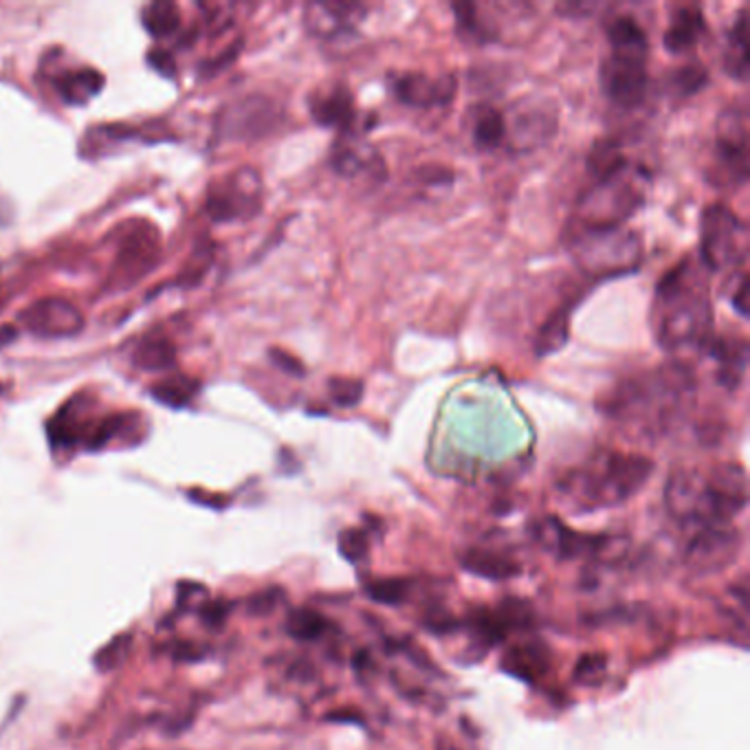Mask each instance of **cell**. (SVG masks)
I'll list each match as a JSON object with an SVG mask.
<instances>
[{
    "label": "cell",
    "instance_id": "cell-1",
    "mask_svg": "<svg viewBox=\"0 0 750 750\" xmlns=\"http://www.w3.org/2000/svg\"><path fill=\"white\" fill-rule=\"evenodd\" d=\"M651 323L655 341L677 363L704 354L713 339V301L708 290V271L699 257L686 255L666 271L653 295Z\"/></svg>",
    "mask_w": 750,
    "mask_h": 750
},
{
    "label": "cell",
    "instance_id": "cell-2",
    "mask_svg": "<svg viewBox=\"0 0 750 750\" xmlns=\"http://www.w3.org/2000/svg\"><path fill=\"white\" fill-rule=\"evenodd\" d=\"M695 391L688 365L669 363L629 376L607 391L600 409L607 418L644 433H666L686 411Z\"/></svg>",
    "mask_w": 750,
    "mask_h": 750
},
{
    "label": "cell",
    "instance_id": "cell-3",
    "mask_svg": "<svg viewBox=\"0 0 750 750\" xmlns=\"http://www.w3.org/2000/svg\"><path fill=\"white\" fill-rule=\"evenodd\" d=\"M653 462L640 453L600 449L583 464L565 471L556 493L576 512L620 506L631 499L651 477Z\"/></svg>",
    "mask_w": 750,
    "mask_h": 750
},
{
    "label": "cell",
    "instance_id": "cell-4",
    "mask_svg": "<svg viewBox=\"0 0 750 750\" xmlns=\"http://www.w3.org/2000/svg\"><path fill=\"white\" fill-rule=\"evenodd\" d=\"M649 172L642 165L627 163L620 169L594 178L581 194L567 229H616L644 205Z\"/></svg>",
    "mask_w": 750,
    "mask_h": 750
},
{
    "label": "cell",
    "instance_id": "cell-5",
    "mask_svg": "<svg viewBox=\"0 0 750 750\" xmlns=\"http://www.w3.org/2000/svg\"><path fill=\"white\" fill-rule=\"evenodd\" d=\"M565 242L576 266L592 279L633 273L644 255L640 235L627 227L567 229Z\"/></svg>",
    "mask_w": 750,
    "mask_h": 750
},
{
    "label": "cell",
    "instance_id": "cell-6",
    "mask_svg": "<svg viewBox=\"0 0 750 750\" xmlns=\"http://www.w3.org/2000/svg\"><path fill=\"white\" fill-rule=\"evenodd\" d=\"M748 224L724 202H713L699 220V262L708 273L741 266L748 257Z\"/></svg>",
    "mask_w": 750,
    "mask_h": 750
},
{
    "label": "cell",
    "instance_id": "cell-7",
    "mask_svg": "<svg viewBox=\"0 0 750 750\" xmlns=\"http://www.w3.org/2000/svg\"><path fill=\"white\" fill-rule=\"evenodd\" d=\"M750 172L748 108L728 106L715 121V152L708 180L717 187H741Z\"/></svg>",
    "mask_w": 750,
    "mask_h": 750
},
{
    "label": "cell",
    "instance_id": "cell-8",
    "mask_svg": "<svg viewBox=\"0 0 750 750\" xmlns=\"http://www.w3.org/2000/svg\"><path fill=\"white\" fill-rule=\"evenodd\" d=\"M504 112V145L512 152H532L545 145L559 128V108L552 99L530 95Z\"/></svg>",
    "mask_w": 750,
    "mask_h": 750
},
{
    "label": "cell",
    "instance_id": "cell-9",
    "mask_svg": "<svg viewBox=\"0 0 750 750\" xmlns=\"http://www.w3.org/2000/svg\"><path fill=\"white\" fill-rule=\"evenodd\" d=\"M264 185L255 167H238L213 180L207 194V213L216 222L246 220L262 207Z\"/></svg>",
    "mask_w": 750,
    "mask_h": 750
},
{
    "label": "cell",
    "instance_id": "cell-10",
    "mask_svg": "<svg viewBox=\"0 0 750 750\" xmlns=\"http://www.w3.org/2000/svg\"><path fill=\"white\" fill-rule=\"evenodd\" d=\"M161 255V235L154 224L145 220L130 222L121 231V240L117 244L114 266L110 273V282L119 288L136 284L145 277Z\"/></svg>",
    "mask_w": 750,
    "mask_h": 750
},
{
    "label": "cell",
    "instance_id": "cell-11",
    "mask_svg": "<svg viewBox=\"0 0 750 750\" xmlns=\"http://www.w3.org/2000/svg\"><path fill=\"white\" fill-rule=\"evenodd\" d=\"M530 537L541 550L559 559H578V556L609 559L614 543H616L609 534H587V532L572 530L559 517H552V515L534 519L530 523Z\"/></svg>",
    "mask_w": 750,
    "mask_h": 750
},
{
    "label": "cell",
    "instance_id": "cell-12",
    "mask_svg": "<svg viewBox=\"0 0 750 750\" xmlns=\"http://www.w3.org/2000/svg\"><path fill=\"white\" fill-rule=\"evenodd\" d=\"M741 545V532L730 526H699L686 541L682 559L693 574H717L737 561Z\"/></svg>",
    "mask_w": 750,
    "mask_h": 750
},
{
    "label": "cell",
    "instance_id": "cell-13",
    "mask_svg": "<svg viewBox=\"0 0 750 750\" xmlns=\"http://www.w3.org/2000/svg\"><path fill=\"white\" fill-rule=\"evenodd\" d=\"M603 95L620 108H636L644 101L649 88L647 57L609 51L598 70Z\"/></svg>",
    "mask_w": 750,
    "mask_h": 750
},
{
    "label": "cell",
    "instance_id": "cell-14",
    "mask_svg": "<svg viewBox=\"0 0 750 750\" xmlns=\"http://www.w3.org/2000/svg\"><path fill=\"white\" fill-rule=\"evenodd\" d=\"M391 95L409 108H442L449 106L457 95V79L451 73L429 75L422 70L396 73L389 77Z\"/></svg>",
    "mask_w": 750,
    "mask_h": 750
},
{
    "label": "cell",
    "instance_id": "cell-15",
    "mask_svg": "<svg viewBox=\"0 0 750 750\" xmlns=\"http://www.w3.org/2000/svg\"><path fill=\"white\" fill-rule=\"evenodd\" d=\"M330 167L345 178H363L370 183H383L387 176V165L383 154L359 132L341 134L330 150Z\"/></svg>",
    "mask_w": 750,
    "mask_h": 750
},
{
    "label": "cell",
    "instance_id": "cell-16",
    "mask_svg": "<svg viewBox=\"0 0 750 750\" xmlns=\"http://www.w3.org/2000/svg\"><path fill=\"white\" fill-rule=\"evenodd\" d=\"M279 123V108L264 95H249L233 101L220 121V130L233 139H260Z\"/></svg>",
    "mask_w": 750,
    "mask_h": 750
},
{
    "label": "cell",
    "instance_id": "cell-17",
    "mask_svg": "<svg viewBox=\"0 0 750 750\" xmlns=\"http://www.w3.org/2000/svg\"><path fill=\"white\" fill-rule=\"evenodd\" d=\"M20 323L37 337L66 339L84 328V315L66 299L46 297L29 304L20 312Z\"/></svg>",
    "mask_w": 750,
    "mask_h": 750
},
{
    "label": "cell",
    "instance_id": "cell-18",
    "mask_svg": "<svg viewBox=\"0 0 750 750\" xmlns=\"http://www.w3.org/2000/svg\"><path fill=\"white\" fill-rule=\"evenodd\" d=\"M367 7L361 2H308L304 9V24L310 35L319 40H337L356 31L365 20Z\"/></svg>",
    "mask_w": 750,
    "mask_h": 750
},
{
    "label": "cell",
    "instance_id": "cell-19",
    "mask_svg": "<svg viewBox=\"0 0 750 750\" xmlns=\"http://www.w3.org/2000/svg\"><path fill=\"white\" fill-rule=\"evenodd\" d=\"M308 112L315 123L323 128H337L341 134H352L356 125V103L350 88L341 81H332L317 88L308 97Z\"/></svg>",
    "mask_w": 750,
    "mask_h": 750
},
{
    "label": "cell",
    "instance_id": "cell-20",
    "mask_svg": "<svg viewBox=\"0 0 750 750\" xmlns=\"http://www.w3.org/2000/svg\"><path fill=\"white\" fill-rule=\"evenodd\" d=\"M99 424V418L92 416V407L88 400H81V394L70 398L48 422V438L53 444L59 446H73V444H86L90 446V440L95 435V429Z\"/></svg>",
    "mask_w": 750,
    "mask_h": 750
},
{
    "label": "cell",
    "instance_id": "cell-21",
    "mask_svg": "<svg viewBox=\"0 0 750 750\" xmlns=\"http://www.w3.org/2000/svg\"><path fill=\"white\" fill-rule=\"evenodd\" d=\"M715 363H717V383L726 389H737L746 363H748V343L743 337H715L708 341L706 352Z\"/></svg>",
    "mask_w": 750,
    "mask_h": 750
},
{
    "label": "cell",
    "instance_id": "cell-22",
    "mask_svg": "<svg viewBox=\"0 0 750 750\" xmlns=\"http://www.w3.org/2000/svg\"><path fill=\"white\" fill-rule=\"evenodd\" d=\"M552 653L543 640L530 638L506 649L501 658V669L523 682H534L548 673Z\"/></svg>",
    "mask_w": 750,
    "mask_h": 750
},
{
    "label": "cell",
    "instance_id": "cell-23",
    "mask_svg": "<svg viewBox=\"0 0 750 750\" xmlns=\"http://www.w3.org/2000/svg\"><path fill=\"white\" fill-rule=\"evenodd\" d=\"M460 563L466 572L488 581H510L521 574V565L506 552L493 548H468L462 552Z\"/></svg>",
    "mask_w": 750,
    "mask_h": 750
},
{
    "label": "cell",
    "instance_id": "cell-24",
    "mask_svg": "<svg viewBox=\"0 0 750 750\" xmlns=\"http://www.w3.org/2000/svg\"><path fill=\"white\" fill-rule=\"evenodd\" d=\"M706 31V20L699 7L686 4L675 9L666 31H664V48L669 53H686L697 46Z\"/></svg>",
    "mask_w": 750,
    "mask_h": 750
},
{
    "label": "cell",
    "instance_id": "cell-25",
    "mask_svg": "<svg viewBox=\"0 0 750 750\" xmlns=\"http://www.w3.org/2000/svg\"><path fill=\"white\" fill-rule=\"evenodd\" d=\"M724 73L730 75L732 79L746 81L748 79V66H750V18H748V9L743 7L728 35H726V46H724Z\"/></svg>",
    "mask_w": 750,
    "mask_h": 750
},
{
    "label": "cell",
    "instance_id": "cell-26",
    "mask_svg": "<svg viewBox=\"0 0 750 750\" xmlns=\"http://www.w3.org/2000/svg\"><path fill=\"white\" fill-rule=\"evenodd\" d=\"M605 35L609 42V51L649 57V35L633 15L605 18Z\"/></svg>",
    "mask_w": 750,
    "mask_h": 750
},
{
    "label": "cell",
    "instance_id": "cell-27",
    "mask_svg": "<svg viewBox=\"0 0 750 750\" xmlns=\"http://www.w3.org/2000/svg\"><path fill=\"white\" fill-rule=\"evenodd\" d=\"M578 297L581 295L567 297V301L556 306L548 315V319L541 323V328L537 332V341H534V352L539 356L554 354V352H559L565 345V341L570 337V312H572V308H574Z\"/></svg>",
    "mask_w": 750,
    "mask_h": 750
},
{
    "label": "cell",
    "instance_id": "cell-28",
    "mask_svg": "<svg viewBox=\"0 0 750 750\" xmlns=\"http://www.w3.org/2000/svg\"><path fill=\"white\" fill-rule=\"evenodd\" d=\"M468 130L475 147L495 150L504 145V112L495 106L479 103L468 112Z\"/></svg>",
    "mask_w": 750,
    "mask_h": 750
},
{
    "label": "cell",
    "instance_id": "cell-29",
    "mask_svg": "<svg viewBox=\"0 0 750 750\" xmlns=\"http://www.w3.org/2000/svg\"><path fill=\"white\" fill-rule=\"evenodd\" d=\"M453 13H455V24H457V33L473 44H486L497 40L499 29L495 24V20H490L488 15H482V7L475 2H455L453 4Z\"/></svg>",
    "mask_w": 750,
    "mask_h": 750
},
{
    "label": "cell",
    "instance_id": "cell-30",
    "mask_svg": "<svg viewBox=\"0 0 750 750\" xmlns=\"http://www.w3.org/2000/svg\"><path fill=\"white\" fill-rule=\"evenodd\" d=\"M103 86V75L95 68H77L57 77L55 88L66 103L81 106L92 99Z\"/></svg>",
    "mask_w": 750,
    "mask_h": 750
},
{
    "label": "cell",
    "instance_id": "cell-31",
    "mask_svg": "<svg viewBox=\"0 0 750 750\" xmlns=\"http://www.w3.org/2000/svg\"><path fill=\"white\" fill-rule=\"evenodd\" d=\"M332 629V622L312 607L290 609L286 618V633L297 642H317L323 640Z\"/></svg>",
    "mask_w": 750,
    "mask_h": 750
},
{
    "label": "cell",
    "instance_id": "cell-32",
    "mask_svg": "<svg viewBox=\"0 0 750 750\" xmlns=\"http://www.w3.org/2000/svg\"><path fill=\"white\" fill-rule=\"evenodd\" d=\"M627 163H629V158L622 150V141L611 139V136L598 139L587 154V172L592 178L607 176Z\"/></svg>",
    "mask_w": 750,
    "mask_h": 750
},
{
    "label": "cell",
    "instance_id": "cell-33",
    "mask_svg": "<svg viewBox=\"0 0 750 750\" xmlns=\"http://www.w3.org/2000/svg\"><path fill=\"white\" fill-rule=\"evenodd\" d=\"M367 598L376 605H387V607H398L409 600L411 596V581L402 576H383V578H372L363 585Z\"/></svg>",
    "mask_w": 750,
    "mask_h": 750
},
{
    "label": "cell",
    "instance_id": "cell-34",
    "mask_svg": "<svg viewBox=\"0 0 750 750\" xmlns=\"http://www.w3.org/2000/svg\"><path fill=\"white\" fill-rule=\"evenodd\" d=\"M174 361H176V350H174L172 341H167L163 337L141 341L136 352H134V363L147 372L167 370L174 365Z\"/></svg>",
    "mask_w": 750,
    "mask_h": 750
},
{
    "label": "cell",
    "instance_id": "cell-35",
    "mask_svg": "<svg viewBox=\"0 0 750 750\" xmlns=\"http://www.w3.org/2000/svg\"><path fill=\"white\" fill-rule=\"evenodd\" d=\"M141 20L154 37H169L180 26V11L174 2H152L141 11Z\"/></svg>",
    "mask_w": 750,
    "mask_h": 750
},
{
    "label": "cell",
    "instance_id": "cell-36",
    "mask_svg": "<svg viewBox=\"0 0 750 750\" xmlns=\"http://www.w3.org/2000/svg\"><path fill=\"white\" fill-rule=\"evenodd\" d=\"M196 391H198V383L189 376H183V374H174L169 378H163L161 383H156L152 387V396L167 407L187 405Z\"/></svg>",
    "mask_w": 750,
    "mask_h": 750
},
{
    "label": "cell",
    "instance_id": "cell-37",
    "mask_svg": "<svg viewBox=\"0 0 750 750\" xmlns=\"http://www.w3.org/2000/svg\"><path fill=\"white\" fill-rule=\"evenodd\" d=\"M370 545H372V532L365 526H356V528H343L337 537V550L339 554L352 563L359 565L367 559L370 554Z\"/></svg>",
    "mask_w": 750,
    "mask_h": 750
},
{
    "label": "cell",
    "instance_id": "cell-38",
    "mask_svg": "<svg viewBox=\"0 0 750 750\" xmlns=\"http://www.w3.org/2000/svg\"><path fill=\"white\" fill-rule=\"evenodd\" d=\"M499 620L504 622V627L508 629V633L512 631H528L534 622V611H532V605L523 598H517V596H508L504 598L497 607H495Z\"/></svg>",
    "mask_w": 750,
    "mask_h": 750
},
{
    "label": "cell",
    "instance_id": "cell-39",
    "mask_svg": "<svg viewBox=\"0 0 750 750\" xmlns=\"http://www.w3.org/2000/svg\"><path fill=\"white\" fill-rule=\"evenodd\" d=\"M708 81V70L699 62H688L671 73L669 86L677 97H691L699 92Z\"/></svg>",
    "mask_w": 750,
    "mask_h": 750
},
{
    "label": "cell",
    "instance_id": "cell-40",
    "mask_svg": "<svg viewBox=\"0 0 750 750\" xmlns=\"http://www.w3.org/2000/svg\"><path fill=\"white\" fill-rule=\"evenodd\" d=\"M605 677H607V655L603 651L583 653L572 669V680L581 686H596Z\"/></svg>",
    "mask_w": 750,
    "mask_h": 750
},
{
    "label": "cell",
    "instance_id": "cell-41",
    "mask_svg": "<svg viewBox=\"0 0 750 750\" xmlns=\"http://www.w3.org/2000/svg\"><path fill=\"white\" fill-rule=\"evenodd\" d=\"M328 396L337 407H356L363 398V383L352 376H330Z\"/></svg>",
    "mask_w": 750,
    "mask_h": 750
},
{
    "label": "cell",
    "instance_id": "cell-42",
    "mask_svg": "<svg viewBox=\"0 0 750 750\" xmlns=\"http://www.w3.org/2000/svg\"><path fill=\"white\" fill-rule=\"evenodd\" d=\"M422 627H424L429 633H433V636H446V633L457 631L462 625H460V620H457L453 614H449L446 609H442V607H429V611H427L424 618H422Z\"/></svg>",
    "mask_w": 750,
    "mask_h": 750
},
{
    "label": "cell",
    "instance_id": "cell-43",
    "mask_svg": "<svg viewBox=\"0 0 750 750\" xmlns=\"http://www.w3.org/2000/svg\"><path fill=\"white\" fill-rule=\"evenodd\" d=\"M271 359H273V363H275L282 372H286V374H293V376H304V374H306L304 363H301L299 359H295L293 354H288V352L271 350Z\"/></svg>",
    "mask_w": 750,
    "mask_h": 750
},
{
    "label": "cell",
    "instance_id": "cell-44",
    "mask_svg": "<svg viewBox=\"0 0 750 750\" xmlns=\"http://www.w3.org/2000/svg\"><path fill=\"white\" fill-rule=\"evenodd\" d=\"M418 178L429 185H449L453 180V172L440 165H427L418 172Z\"/></svg>",
    "mask_w": 750,
    "mask_h": 750
},
{
    "label": "cell",
    "instance_id": "cell-45",
    "mask_svg": "<svg viewBox=\"0 0 750 750\" xmlns=\"http://www.w3.org/2000/svg\"><path fill=\"white\" fill-rule=\"evenodd\" d=\"M748 286H750L748 273L741 271L737 277V290L732 293V304L739 310V315H743V317L748 315Z\"/></svg>",
    "mask_w": 750,
    "mask_h": 750
},
{
    "label": "cell",
    "instance_id": "cell-46",
    "mask_svg": "<svg viewBox=\"0 0 750 750\" xmlns=\"http://www.w3.org/2000/svg\"><path fill=\"white\" fill-rule=\"evenodd\" d=\"M290 677H295L299 682H312L317 677V669L308 660L301 658L290 666Z\"/></svg>",
    "mask_w": 750,
    "mask_h": 750
},
{
    "label": "cell",
    "instance_id": "cell-47",
    "mask_svg": "<svg viewBox=\"0 0 750 750\" xmlns=\"http://www.w3.org/2000/svg\"><path fill=\"white\" fill-rule=\"evenodd\" d=\"M352 664H354L356 673H359V675H363V677H370V673L374 671V660H372L370 651H365V649H359V651L354 653V658H352Z\"/></svg>",
    "mask_w": 750,
    "mask_h": 750
},
{
    "label": "cell",
    "instance_id": "cell-48",
    "mask_svg": "<svg viewBox=\"0 0 750 750\" xmlns=\"http://www.w3.org/2000/svg\"><path fill=\"white\" fill-rule=\"evenodd\" d=\"M150 62H154L156 68H161L165 75H172V70H174V64H172V59L165 55V51H152Z\"/></svg>",
    "mask_w": 750,
    "mask_h": 750
},
{
    "label": "cell",
    "instance_id": "cell-49",
    "mask_svg": "<svg viewBox=\"0 0 750 750\" xmlns=\"http://www.w3.org/2000/svg\"><path fill=\"white\" fill-rule=\"evenodd\" d=\"M0 391H2V387H0Z\"/></svg>",
    "mask_w": 750,
    "mask_h": 750
}]
</instances>
